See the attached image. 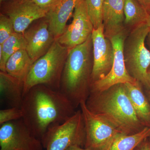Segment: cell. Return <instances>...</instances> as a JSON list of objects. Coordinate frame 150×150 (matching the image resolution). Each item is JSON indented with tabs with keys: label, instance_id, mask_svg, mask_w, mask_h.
Segmentation results:
<instances>
[{
	"label": "cell",
	"instance_id": "obj_1",
	"mask_svg": "<svg viewBox=\"0 0 150 150\" xmlns=\"http://www.w3.org/2000/svg\"><path fill=\"white\" fill-rule=\"evenodd\" d=\"M72 103L60 90L44 85L25 94L21 106L24 123L40 140L50 126L67 121L76 112Z\"/></svg>",
	"mask_w": 150,
	"mask_h": 150
},
{
	"label": "cell",
	"instance_id": "obj_2",
	"mask_svg": "<svg viewBox=\"0 0 150 150\" xmlns=\"http://www.w3.org/2000/svg\"><path fill=\"white\" fill-rule=\"evenodd\" d=\"M86 103L91 111L107 120L122 134H137L146 127L137 116L124 84L115 85L103 91L90 92Z\"/></svg>",
	"mask_w": 150,
	"mask_h": 150
},
{
	"label": "cell",
	"instance_id": "obj_3",
	"mask_svg": "<svg viewBox=\"0 0 150 150\" xmlns=\"http://www.w3.org/2000/svg\"><path fill=\"white\" fill-rule=\"evenodd\" d=\"M91 35L84 43L69 50L62 73L60 91L75 108L86 101L90 93L93 65Z\"/></svg>",
	"mask_w": 150,
	"mask_h": 150
},
{
	"label": "cell",
	"instance_id": "obj_4",
	"mask_svg": "<svg viewBox=\"0 0 150 150\" xmlns=\"http://www.w3.org/2000/svg\"><path fill=\"white\" fill-rule=\"evenodd\" d=\"M69 50L55 40L47 53L33 64L24 82V96L38 85L60 90L62 73Z\"/></svg>",
	"mask_w": 150,
	"mask_h": 150
},
{
	"label": "cell",
	"instance_id": "obj_5",
	"mask_svg": "<svg viewBox=\"0 0 150 150\" xmlns=\"http://www.w3.org/2000/svg\"><path fill=\"white\" fill-rule=\"evenodd\" d=\"M149 30L146 23L131 30L125 39L123 47L127 71L142 84L145 90H150V80L147 74L150 65V51L145 45Z\"/></svg>",
	"mask_w": 150,
	"mask_h": 150
},
{
	"label": "cell",
	"instance_id": "obj_6",
	"mask_svg": "<svg viewBox=\"0 0 150 150\" xmlns=\"http://www.w3.org/2000/svg\"><path fill=\"white\" fill-rule=\"evenodd\" d=\"M86 133L81 110L67 121L50 126L41 139L46 150H67L75 145L84 146Z\"/></svg>",
	"mask_w": 150,
	"mask_h": 150
},
{
	"label": "cell",
	"instance_id": "obj_7",
	"mask_svg": "<svg viewBox=\"0 0 150 150\" xmlns=\"http://www.w3.org/2000/svg\"><path fill=\"white\" fill-rule=\"evenodd\" d=\"M85 100L80 104L85 129L84 148L91 150H105L121 132L108 121L92 112Z\"/></svg>",
	"mask_w": 150,
	"mask_h": 150
},
{
	"label": "cell",
	"instance_id": "obj_8",
	"mask_svg": "<svg viewBox=\"0 0 150 150\" xmlns=\"http://www.w3.org/2000/svg\"><path fill=\"white\" fill-rule=\"evenodd\" d=\"M129 32L126 28L109 39L112 42L114 49V60L112 69L103 79L91 83L90 92L103 91L118 84L134 83L137 81L127 71L123 56L124 41Z\"/></svg>",
	"mask_w": 150,
	"mask_h": 150
},
{
	"label": "cell",
	"instance_id": "obj_9",
	"mask_svg": "<svg viewBox=\"0 0 150 150\" xmlns=\"http://www.w3.org/2000/svg\"><path fill=\"white\" fill-rule=\"evenodd\" d=\"M0 150H43L42 142L35 137L22 118L1 125Z\"/></svg>",
	"mask_w": 150,
	"mask_h": 150
},
{
	"label": "cell",
	"instance_id": "obj_10",
	"mask_svg": "<svg viewBox=\"0 0 150 150\" xmlns=\"http://www.w3.org/2000/svg\"><path fill=\"white\" fill-rule=\"evenodd\" d=\"M1 4V13L10 19L15 31L20 33H23L33 22L46 17L48 12L33 0H7Z\"/></svg>",
	"mask_w": 150,
	"mask_h": 150
},
{
	"label": "cell",
	"instance_id": "obj_11",
	"mask_svg": "<svg viewBox=\"0 0 150 150\" xmlns=\"http://www.w3.org/2000/svg\"><path fill=\"white\" fill-rule=\"evenodd\" d=\"M73 17L71 23L67 26L63 34L56 39L69 50L84 43L94 30L88 13L86 0H80L77 4Z\"/></svg>",
	"mask_w": 150,
	"mask_h": 150
},
{
	"label": "cell",
	"instance_id": "obj_12",
	"mask_svg": "<svg viewBox=\"0 0 150 150\" xmlns=\"http://www.w3.org/2000/svg\"><path fill=\"white\" fill-rule=\"evenodd\" d=\"M91 37L93 65L91 83L107 76L112 69L114 60L113 46L110 40L104 35L103 24L94 29Z\"/></svg>",
	"mask_w": 150,
	"mask_h": 150
},
{
	"label": "cell",
	"instance_id": "obj_13",
	"mask_svg": "<svg viewBox=\"0 0 150 150\" xmlns=\"http://www.w3.org/2000/svg\"><path fill=\"white\" fill-rule=\"evenodd\" d=\"M23 34L26 51L33 63L46 54L56 40L45 17L33 22Z\"/></svg>",
	"mask_w": 150,
	"mask_h": 150
},
{
	"label": "cell",
	"instance_id": "obj_14",
	"mask_svg": "<svg viewBox=\"0 0 150 150\" xmlns=\"http://www.w3.org/2000/svg\"><path fill=\"white\" fill-rule=\"evenodd\" d=\"M124 2L125 0H105L103 24L104 35L109 39L126 29Z\"/></svg>",
	"mask_w": 150,
	"mask_h": 150
},
{
	"label": "cell",
	"instance_id": "obj_15",
	"mask_svg": "<svg viewBox=\"0 0 150 150\" xmlns=\"http://www.w3.org/2000/svg\"><path fill=\"white\" fill-rule=\"evenodd\" d=\"M80 1L62 0L47 13L45 17L56 40L64 32L67 21L73 15L75 7Z\"/></svg>",
	"mask_w": 150,
	"mask_h": 150
},
{
	"label": "cell",
	"instance_id": "obj_16",
	"mask_svg": "<svg viewBox=\"0 0 150 150\" xmlns=\"http://www.w3.org/2000/svg\"><path fill=\"white\" fill-rule=\"evenodd\" d=\"M126 93L137 116L146 127L150 128V103L143 86L137 81L124 84Z\"/></svg>",
	"mask_w": 150,
	"mask_h": 150
},
{
	"label": "cell",
	"instance_id": "obj_17",
	"mask_svg": "<svg viewBox=\"0 0 150 150\" xmlns=\"http://www.w3.org/2000/svg\"><path fill=\"white\" fill-rule=\"evenodd\" d=\"M24 83L5 72H0L1 98L11 107L21 108L24 97Z\"/></svg>",
	"mask_w": 150,
	"mask_h": 150
},
{
	"label": "cell",
	"instance_id": "obj_18",
	"mask_svg": "<svg viewBox=\"0 0 150 150\" xmlns=\"http://www.w3.org/2000/svg\"><path fill=\"white\" fill-rule=\"evenodd\" d=\"M33 63L26 50H19L8 60L6 72L24 83Z\"/></svg>",
	"mask_w": 150,
	"mask_h": 150
},
{
	"label": "cell",
	"instance_id": "obj_19",
	"mask_svg": "<svg viewBox=\"0 0 150 150\" xmlns=\"http://www.w3.org/2000/svg\"><path fill=\"white\" fill-rule=\"evenodd\" d=\"M124 13V25L129 31L140 25L146 23L150 14L137 0H125Z\"/></svg>",
	"mask_w": 150,
	"mask_h": 150
},
{
	"label": "cell",
	"instance_id": "obj_20",
	"mask_svg": "<svg viewBox=\"0 0 150 150\" xmlns=\"http://www.w3.org/2000/svg\"><path fill=\"white\" fill-rule=\"evenodd\" d=\"M150 137V127H145L142 131L131 135L120 133L105 150H137L142 142Z\"/></svg>",
	"mask_w": 150,
	"mask_h": 150
},
{
	"label": "cell",
	"instance_id": "obj_21",
	"mask_svg": "<svg viewBox=\"0 0 150 150\" xmlns=\"http://www.w3.org/2000/svg\"><path fill=\"white\" fill-rule=\"evenodd\" d=\"M26 42L23 33L14 32L0 44V70L6 72V66L9 58L21 50H26Z\"/></svg>",
	"mask_w": 150,
	"mask_h": 150
},
{
	"label": "cell",
	"instance_id": "obj_22",
	"mask_svg": "<svg viewBox=\"0 0 150 150\" xmlns=\"http://www.w3.org/2000/svg\"><path fill=\"white\" fill-rule=\"evenodd\" d=\"M105 0H86L90 18L96 29L103 24V13Z\"/></svg>",
	"mask_w": 150,
	"mask_h": 150
},
{
	"label": "cell",
	"instance_id": "obj_23",
	"mask_svg": "<svg viewBox=\"0 0 150 150\" xmlns=\"http://www.w3.org/2000/svg\"><path fill=\"white\" fill-rule=\"evenodd\" d=\"M15 32L13 24L8 17L0 13V44H2Z\"/></svg>",
	"mask_w": 150,
	"mask_h": 150
},
{
	"label": "cell",
	"instance_id": "obj_24",
	"mask_svg": "<svg viewBox=\"0 0 150 150\" xmlns=\"http://www.w3.org/2000/svg\"><path fill=\"white\" fill-rule=\"evenodd\" d=\"M21 108L10 107L0 111V125L10 121L18 120L23 118Z\"/></svg>",
	"mask_w": 150,
	"mask_h": 150
},
{
	"label": "cell",
	"instance_id": "obj_25",
	"mask_svg": "<svg viewBox=\"0 0 150 150\" xmlns=\"http://www.w3.org/2000/svg\"><path fill=\"white\" fill-rule=\"evenodd\" d=\"M61 1L62 0H33L38 6L48 11Z\"/></svg>",
	"mask_w": 150,
	"mask_h": 150
},
{
	"label": "cell",
	"instance_id": "obj_26",
	"mask_svg": "<svg viewBox=\"0 0 150 150\" xmlns=\"http://www.w3.org/2000/svg\"><path fill=\"white\" fill-rule=\"evenodd\" d=\"M137 150H150V144L149 139L142 142L137 148Z\"/></svg>",
	"mask_w": 150,
	"mask_h": 150
},
{
	"label": "cell",
	"instance_id": "obj_27",
	"mask_svg": "<svg viewBox=\"0 0 150 150\" xmlns=\"http://www.w3.org/2000/svg\"><path fill=\"white\" fill-rule=\"evenodd\" d=\"M143 7L149 13L150 12V0H137Z\"/></svg>",
	"mask_w": 150,
	"mask_h": 150
},
{
	"label": "cell",
	"instance_id": "obj_28",
	"mask_svg": "<svg viewBox=\"0 0 150 150\" xmlns=\"http://www.w3.org/2000/svg\"><path fill=\"white\" fill-rule=\"evenodd\" d=\"M147 24L150 28L149 31L148 33L147 36L146 38V42L147 44L149 46V49L150 51V14L149 16V18L146 22Z\"/></svg>",
	"mask_w": 150,
	"mask_h": 150
},
{
	"label": "cell",
	"instance_id": "obj_29",
	"mask_svg": "<svg viewBox=\"0 0 150 150\" xmlns=\"http://www.w3.org/2000/svg\"><path fill=\"white\" fill-rule=\"evenodd\" d=\"M67 150H91L89 149H86L85 148H83L81 146H78V145H75V146H72L70 147Z\"/></svg>",
	"mask_w": 150,
	"mask_h": 150
},
{
	"label": "cell",
	"instance_id": "obj_30",
	"mask_svg": "<svg viewBox=\"0 0 150 150\" xmlns=\"http://www.w3.org/2000/svg\"><path fill=\"white\" fill-rule=\"evenodd\" d=\"M145 92L150 103V90H145ZM149 141L150 142V137L149 138Z\"/></svg>",
	"mask_w": 150,
	"mask_h": 150
},
{
	"label": "cell",
	"instance_id": "obj_31",
	"mask_svg": "<svg viewBox=\"0 0 150 150\" xmlns=\"http://www.w3.org/2000/svg\"><path fill=\"white\" fill-rule=\"evenodd\" d=\"M147 74L148 75V76H149V78L150 80V65L149 67L148 68L147 70Z\"/></svg>",
	"mask_w": 150,
	"mask_h": 150
},
{
	"label": "cell",
	"instance_id": "obj_32",
	"mask_svg": "<svg viewBox=\"0 0 150 150\" xmlns=\"http://www.w3.org/2000/svg\"><path fill=\"white\" fill-rule=\"evenodd\" d=\"M7 1V0H0V2L1 3L5 1Z\"/></svg>",
	"mask_w": 150,
	"mask_h": 150
},
{
	"label": "cell",
	"instance_id": "obj_33",
	"mask_svg": "<svg viewBox=\"0 0 150 150\" xmlns=\"http://www.w3.org/2000/svg\"><path fill=\"white\" fill-rule=\"evenodd\" d=\"M149 14H150V13H149Z\"/></svg>",
	"mask_w": 150,
	"mask_h": 150
},
{
	"label": "cell",
	"instance_id": "obj_34",
	"mask_svg": "<svg viewBox=\"0 0 150 150\" xmlns=\"http://www.w3.org/2000/svg\"></svg>",
	"mask_w": 150,
	"mask_h": 150
}]
</instances>
